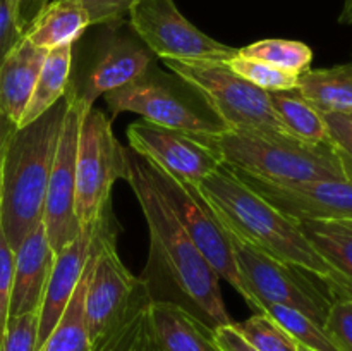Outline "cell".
Instances as JSON below:
<instances>
[{
    "label": "cell",
    "instance_id": "36",
    "mask_svg": "<svg viewBox=\"0 0 352 351\" xmlns=\"http://www.w3.org/2000/svg\"><path fill=\"white\" fill-rule=\"evenodd\" d=\"M7 6H9L10 12H12L14 19H16L17 26L23 31V34L26 33V30L30 28V24L36 19L38 14L52 2V0H6Z\"/></svg>",
    "mask_w": 352,
    "mask_h": 351
},
{
    "label": "cell",
    "instance_id": "25",
    "mask_svg": "<svg viewBox=\"0 0 352 351\" xmlns=\"http://www.w3.org/2000/svg\"><path fill=\"white\" fill-rule=\"evenodd\" d=\"M93 270V253H89L88 265L79 279L71 301L65 306L60 320L50 336L41 343L36 351H89L85 326V295Z\"/></svg>",
    "mask_w": 352,
    "mask_h": 351
},
{
    "label": "cell",
    "instance_id": "1",
    "mask_svg": "<svg viewBox=\"0 0 352 351\" xmlns=\"http://www.w3.org/2000/svg\"><path fill=\"white\" fill-rule=\"evenodd\" d=\"M126 179L143 210L150 257L141 277L153 301L177 303L210 329L234 320L223 303L220 277L188 236L167 200L155 188L144 158L126 148Z\"/></svg>",
    "mask_w": 352,
    "mask_h": 351
},
{
    "label": "cell",
    "instance_id": "2",
    "mask_svg": "<svg viewBox=\"0 0 352 351\" xmlns=\"http://www.w3.org/2000/svg\"><path fill=\"white\" fill-rule=\"evenodd\" d=\"M93 270L85 295L89 351H146L151 292L117 251L112 205L93 224Z\"/></svg>",
    "mask_w": 352,
    "mask_h": 351
},
{
    "label": "cell",
    "instance_id": "17",
    "mask_svg": "<svg viewBox=\"0 0 352 351\" xmlns=\"http://www.w3.org/2000/svg\"><path fill=\"white\" fill-rule=\"evenodd\" d=\"M54 262L55 251L41 222L14 251L10 317L40 310Z\"/></svg>",
    "mask_w": 352,
    "mask_h": 351
},
{
    "label": "cell",
    "instance_id": "7",
    "mask_svg": "<svg viewBox=\"0 0 352 351\" xmlns=\"http://www.w3.org/2000/svg\"><path fill=\"white\" fill-rule=\"evenodd\" d=\"M164 64L199 89L230 133L291 141L275 116L268 92L251 85L229 69L226 62H181Z\"/></svg>",
    "mask_w": 352,
    "mask_h": 351
},
{
    "label": "cell",
    "instance_id": "28",
    "mask_svg": "<svg viewBox=\"0 0 352 351\" xmlns=\"http://www.w3.org/2000/svg\"><path fill=\"white\" fill-rule=\"evenodd\" d=\"M234 327L258 351H298L296 341L267 313H253L244 322H234Z\"/></svg>",
    "mask_w": 352,
    "mask_h": 351
},
{
    "label": "cell",
    "instance_id": "30",
    "mask_svg": "<svg viewBox=\"0 0 352 351\" xmlns=\"http://www.w3.org/2000/svg\"><path fill=\"white\" fill-rule=\"evenodd\" d=\"M40 310L9 317L0 351H36Z\"/></svg>",
    "mask_w": 352,
    "mask_h": 351
},
{
    "label": "cell",
    "instance_id": "10",
    "mask_svg": "<svg viewBox=\"0 0 352 351\" xmlns=\"http://www.w3.org/2000/svg\"><path fill=\"white\" fill-rule=\"evenodd\" d=\"M126 178V148L117 141L112 120L91 107L79 127L76 158V219L79 227L93 226L110 206L112 188Z\"/></svg>",
    "mask_w": 352,
    "mask_h": 351
},
{
    "label": "cell",
    "instance_id": "14",
    "mask_svg": "<svg viewBox=\"0 0 352 351\" xmlns=\"http://www.w3.org/2000/svg\"><path fill=\"white\" fill-rule=\"evenodd\" d=\"M65 102H67V112L60 127L43 209L45 233L55 255L67 246L81 231L76 219V158H78L79 127L86 110L69 100Z\"/></svg>",
    "mask_w": 352,
    "mask_h": 351
},
{
    "label": "cell",
    "instance_id": "9",
    "mask_svg": "<svg viewBox=\"0 0 352 351\" xmlns=\"http://www.w3.org/2000/svg\"><path fill=\"white\" fill-rule=\"evenodd\" d=\"M227 234L241 279L253 301L251 310L254 313L260 312V305L272 303L298 310L323 327L333 303V295L313 281L315 274L261 253L256 248L237 240L229 231Z\"/></svg>",
    "mask_w": 352,
    "mask_h": 351
},
{
    "label": "cell",
    "instance_id": "31",
    "mask_svg": "<svg viewBox=\"0 0 352 351\" xmlns=\"http://www.w3.org/2000/svg\"><path fill=\"white\" fill-rule=\"evenodd\" d=\"M323 329L337 350L352 351V296L333 299Z\"/></svg>",
    "mask_w": 352,
    "mask_h": 351
},
{
    "label": "cell",
    "instance_id": "8",
    "mask_svg": "<svg viewBox=\"0 0 352 351\" xmlns=\"http://www.w3.org/2000/svg\"><path fill=\"white\" fill-rule=\"evenodd\" d=\"M98 33L82 52L79 65L72 64L64 98L89 110L98 96L129 85L157 64V55L134 33L129 21L100 24Z\"/></svg>",
    "mask_w": 352,
    "mask_h": 351
},
{
    "label": "cell",
    "instance_id": "19",
    "mask_svg": "<svg viewBox=\"0 0 352 351\" xmlns=\"http://www.w3.org/2000/svg\"><path fill=\"white\" fill-rule=\"evenodd\" d=\"M47 50L23 40L0 64V110L19 126L31 98Z\"/></svg>",
    "mask_w": 352,
    "mask_h": 351
},
{
    "label": "cell",
    "instance_id": "6",
    "mask_svg": "<svg viewBox=\"0 0 352 351\" xmlns=\"http://www.w3.org/2000/svg\"><path fill=\"white\" fill-rule=\"evenodd\" d=\"M206 141L223 165L265 181L346 179L332 145L274 141L230 131L220 136H206Z\"/></svg>",
    "mask_w": 352,
    "mask_h": 351
},
{
    "label": "cell",
    "instance_id": "29",
    "mask_svg": "<svg viewBox=\"0 0 352 351\" xmlns=\"http://www.w3.org/2000/svg\"><path fill=\"white\" fill-rule=\"evenodd\" d=\"M230 71L239 78L246 79L251 85L265 89V92H278V89H292L298 86V76H292L289 72L268 65L260 61H251V58L234 55L230 61L226 62Z\"/></svg>",
    "mask_w": 352,
    "mask_h": 351
},
{
    "label": "cell",
    "instance_id": "3",
    "mask_svg": "<svg viewBox=\"0 0 352 351\" xmlns=\"http://www.w3.org/2000/svg\"><path fill=\"white\" fill-rule=\"evenodd\" d=\"M195 188L232 236L275 260L311 272L332 291V268L316 253L299 224L244 184L232 169L222 164Z\"/></svg>",
    "mask_w": 352,
    "mask_h": 351
},
{
    "label": "cell",
    "instance_id": "34",
    "mask_svg": "<svg viewBox=\"0 0 352 351\" xmlns=\"http://www.w3.org/2000/svg\"><path fill=\"white\" fill-rule=\"evenodd\" d=\"M74 2L85 7L91 26H100V24L127 19L133 0H74Z\"/></svg>",
    "mask_w": 352,
    "mask_h": 351
},
{
    "label": "cell",
    "instance_id": "27",
    "mask_svg": "<svg viewBox=\"0 0 352 351\" xmlns=\"http://www.w3.org/2000/svg\"><path fill=\"white\" fill-rule=\"evenodd\" d=\"M260 312L267 313L272 320H275L298 344H302L313 351H339L327 336L325 329L298 310L263 303L260 305Z\"/></svg>",
    "mask_w": 352,
    "mask_h": 351
},
{
    "label": "cell",
    "instance_id": "40",
    "mask_svg": "<svg viewBox=\"0 0 352 351\" xmlns=\"http://www.w3.org/2000/svg\"><path fill=\"white\" fill-rule=\"evenodd\" d=\"M296 344H298V343H296ZM298 351H313V350H309V348L302 346V344H298Z\"/></svg>",
    "mask_w": 352,
    "mask_h": 351
},
{
    "label": "cell",
    "instance_id": "22",
    "mask_svg": "<svg viewBox=\"0 0 352 351\" xmlns=\"http://www.w3.org/2000/svg\"><path fill=\"white\" fill-rule=\"evenodd\" d=\"M296 88L318 112L352 116V62L309 69L299 76Z\"/></svg>",
    "mask_w": 352,
    "mask_h": 351
},
{
    "label": "cell",
    "instance_id": "12",
    "mask_svg": "<svg viewBox=\"0 0 352 351\" xmlns=\"http://www.w3.org/2000/svg\"><path fill=\"white\" fill-rule=\"evenodd\" d=\"M127 21L162 61L227 62L237 54L189 23L174 0H133Z\"/></svg>",
    "mask_w": 352,
    "mask_h": 351
},
{
    "label": "cell",
    "instance_id": "23",
    "mask_svg": "<svg viewBox=\"0 0 352 351\" xmlns=\"http://www.w3.org/2000/svg\"><path fill=\"white\" fill-rule=\"evenodd\" d=\"M72 57H74V45H64L47 52L36 85L17 127L33 123L41 114L50 110L55 103L64 98L71 79Z\"/></svg>",
    "mask_w": 352,
    "mask_h": 351
},
{
    "label": "cell",
    "instance_id": "33",
    "mask_svg": "<svg viewBox=\"0 0 352 351\" xmlns=\"http://www.w3.org/2000/svg\"><path fill=\"white\" fill-rule=\"evenodd\" d=\"M14 250L9 246L0 222V346L10 317V292H12Z\"/></svg>",
    "mask_w": 352,
    "mask_h": 351
},
{
    "label": "cell",
    "instance_id": "11",
    "mask_svg": "<svg viewBox=\"0 0 352 351\" xmlns=\"http://www.w3.org/2000/svg\"><path fill=\"white\" fill-rule=\"evenodd\" d=\"M144 165H146V172L153 181L155 188L167 200L199 253L206 258V262L212 265L220 279L229 282L243 296L244 301L251 308L253 301H251L250 292L241 279L229 234L223 229L208 203L203 200V196L192 184H188V182L164 172L162 169L155 167L146 158H144Z\"/></svg>",
    "mask_w": 352,
    "mask_h": 351
},
{
    "label": "cell",
    "instance_id": "39",
    "mask_svg": "<svg viewBox=\"0 0 352 351\" xmlns=\"http://www.w3.org/2000/svg\"><path fill=\"white\" fill-rule=\"evenodd\" d=\"M339 23L342 24H352V0H344L342 12L339 16Z\"/></svg>",
    "mask_w": 352,
    "mask_h": 351
},
{
    "label": "cell",
    "instance_id": "13",
    "mask_svg": "<svg viewBox=\"0 0 352 351\" xmlns=\"http://www.w3.org/2000/svg\"><path fill=\"white\" fill-rule=\"evenodd\" d=\"M129 148L167 174L198 186L222 165L206 136L138 120L127 127Z\"/></svg>",
    "mask_w": 352,
    "mask_h": 351
},
{
    "label": "cell",
    "instance_id": "5",
    "mask_svg": "<svg viewBox=\"0 0 352 351\" xmlns=\"http://www.w3.org/2000/svg\"><path fill=\"white\" fill-rule=\"evenodd\" d=\"M103 100L112 117L134 112L148 123L196 136L213 138L229 131L198 88L157 64L129 85L103 95Z\"/></svg>",
    "mask_w": 352,
    "mask_h": 351
},
{
    "label": "cell",
    "instance_id": "32",
    "mask_svg": "<svg viewBox=\"0 0 352 351\" xmlns=\"http://www.w3.org/2000/svg\"><path fill=\"white\" fill-rule=\"evenodd\" d=\"M330 145L342 165L344 176L352 181V117L344 114H323Z\"/></svg>",
    "mask_w": 352,
    "mask_h": 351
},
{
    "label": "cell",
    "instance_id": "16",
    "mask_svg": "<svg viewBox=\"0 0 352 351\" xmlns=\"http://www.w3.org/2000/svg\"><path fill=\"white\" fill-rule=\"evenodd\" d=\"M93 226L81 227L78 236L55 255L54 267L45 288L38 323V348L50 336L71 301L91 253Z\"/></svg>",
    "mask_w": 352,
    "mask_h": 351
},
{
    "label": "cell",
    "instance_id": "18",
    "mask_svg": "<svg viewBox=\"0 0 352 351\" xmlns=\"http://www.w3.org/2000/svg\"><path fill=\"white\" fill-rule=\"evenodd\" d=\"M146 351H219L212 329L172 301L151 303Z\"/></svg>",
    "mask_w": 352,
    "mask_h": 351
},
{
    "label": "cell",
    "instance_id": "35",
    "mask_svg": "<svg viewBox=\"0 0 352 351\" xmlns=\"http://www.w3.org/2000/svg\"><path fill=\"white\" fill-rule=\"evenodd\" d=\"M23 31L17 26L7 2L0 0V64L6 61V57L14 50V47L23 40Z\"/></svg>",
    "mask_w": 352,
    "mask_h": 351
},
{
    "label": "cell",
    "instance_id": "41",
    "mask_svg": "<svg viewBox=\"0 0 352 351\" xmlns=\"http://www.w3.org/2000/svg\"><path fill=\"white\" fill-rule=\"evenodd\" d=\"M349 117H352V116H349Z\"/></svg>",
    "mask_w": 352,
    "mask_h": 351
},
{
    "label": "cell",
    "instance_id": "26",
    "mask_svg": "<svg viewBox=\"0 0 352 351\" xmlns=\"http://www.w3.org/2000/svg\"><path fill=\"white\" fill-rule=\"evenodd\" d=\"M237 55L251 61L265 62L298 78L311 69L313 62V50L308 45L296 40H282V38L254 41L248 47L237 48Z\"/></svg>",
    "mask_w": 352,
    "mask_h": 351
},
{
    "label": "cell",
    "instance_id": "20",
    "mask_svg": "<svg viewBox=\"0 0 352 351\" xmlns=\"http://www.w3.org/2000/svg\"><path fill=\"white\" fill-rule=\"evenodd\" d=\"M305 233L316 253L333 272V299L352 296V220H302Z\"/></svg>",
    "mask_w": 352,
    "mask_h": 351
},
{
    "label": "cell",
    "instance_id": "4",
    "mask_svg": "<svg viewBox=\"0 0 352 351\" xmlns=\"http://www.w3.org/2000/svg\"><path fill=\"white\" fill-rule=\"evenodd\" d=\"M65 112L67 102L62 98L33 123L16 127L7 143L0 186V222L14 251L43 222L45 195Z\"/></svg>",
    "mask_w": 352,
    "mask_h": 351
},
{
    "label": "cell",
    "instance_id": "21",
    "mask_svg": "<svg viewBox=\"0 0 352 351\" xmlns=\"http://www.w3.org/2000/svg\"><path fill=\"white\" fill-rule=\"evenodd\" d=\"M91 28L88 12L74 0H52L30 24L24 38L41 50L74 45Z\"/></svg>",
    "mask_w": 352,
    "mask_h": 351
},
{
    "label": "cell",
    "instance_id": "24",
    "mask_svg": "<svg viewBox=\"0 0 352 351\" xmlns=\"http://www.w3.org/2000/svg\"><path fill=\"white\" fill-rule=\"evenodd\" d=\"M275 116L292 138L311 145H330L325 117L315 109L298 88L268 92Z\"/></svg>",
    "mask_w": 352,
    "mask_h": 351
},
{
    "label": "cell",
    "instance_id": "38",
    "mask_svg": "<svg viewBox=\"0 0 352 351\" xmlns=\"http://www.w3.org/2000/svg\"><path fill=\"white\" fill-rule=\"evenodd\" d=\"M16 124L0 110V186H2V165H3V155H6L7 143H9L10 134L16 129Z\"/></svg>",
    "mask_w": 352,
    "mask_h": 351
},
{
    "label": "cell",
    "instance_id": "15",
    "mask_svg": "<svg viewBox=\"0 0 352 351\" xmlns=\"http://www.w3.org/2000/svg\"><path fill=\"white\" fill-rule=\"evenodd\" d=\"M234 172L244 184L294 222L352 220V181L347 179L277 182Z\"/></svg>",
    "mask_w": 352,
    "mask_h": 351
},
{
    "label": "cell",
    "instance_id": "37",
    "mask_svg": "<svg viewBox=\"0 0 352 351\" xmlns=\"http://www.w3.org/2000/svg\"><path fill=\"white\" fill-rule=\"evenodd\" d=\"M212 337L219 351H258L256 348L251 346L239 330L234 327V322L229 326L217 327L212 330Z\"/></svg>",
    "mask_w": 352,
    "mask_h": 351
}]
</instances>
